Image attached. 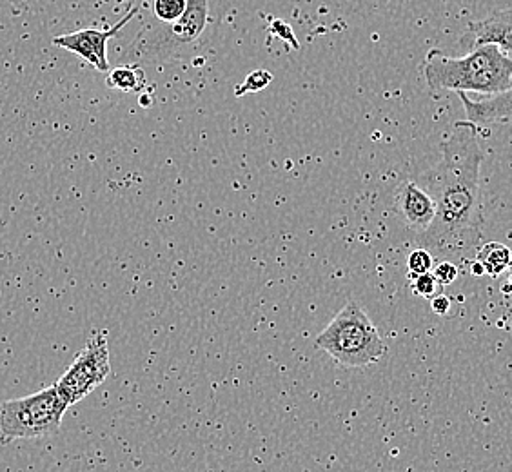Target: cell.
I'll return each mask as SVG.
<instances>
[{"label": "cell", "instance_id": "cell-1", "mask_svg": "<svg viewBox=\"0 0 512 472\" xmlns=\"http://www.w3.org/2000/svg\"><path fill=\"white\" fill-rule=\"evenodd\" d=\"M483 158L480 128L469 120H458L442 142L440 162L418 178L436 204L433 224L418 235L420 247L433 256L465 258L482 240Z\"/></svg>", "mask_w": 512, "mask_h": 472}, {"label": "cell", "instance_id": "cell-2", "mask_svg": "<svg viewBox=\"0 0 512 472\" xmlns=\"http://www.w3.org/2000/svg\"><path fill=\"white\" fill-rule=\"evenodd\" d=\"M218 0H151V20L124 53V64L169 60L206 39L217 17Z\"/></svg>", "mask_w": 512, "mask_h": 472}, {"label": "cell", "instance_id": "cell-3", "mask_svg": "<svg viewBox=\"0 0 512 472\" xmlns=\"http://www.w3.org/2000/svg\"><path fill=\"white\" fill-rule=\"evenodd\" d=\"M425 82L434 91L502 93L512 86V57L496 44L474 46L462 57L431 50L422 64Z\"/></svg>", "mask_w": 512, "mask_h": 472}, {"label": "cell", "instance_id": "cell-4", "mask_svg": "<svg viewBox=\"0 0 512 472\" xmlns=\"http://www.w3.org/2000/svg\"><path fill=\"white\" fill-rule=\"evenodd\" d=\"M315 345L329 354L336 364L358 369L378 364L387 345L373 320L356 302H349L315 338Z\"/></svg>", "mask_w": 512, "mask_h": 472}, {"label": "cell", "instance_id": "cell-5", "mask_svg": "<svg viewBox=\"0 0 512 472\" xmlns=\"http://www.w3.org/2000/svg\"><path fill=\"white\" fill-rule=\"evenodd\" d=\"M69 405L57 385L0 404V443L37 440L59 433Z\"/></svg>", "mask_w": 512, "mask_h": 472}, {"label": "cell", "instance_id": "cell-6", "mask_svg": "<svg viewBox=\"0 0 512 472\" xmlns=\"http://www.w3.org/2000/svg\"><path fill=\"white\" fill-rule=\"evenodd\" d=\"M109 371H111V358H109L108 333L93 331L84 349L55 385L59 389L60 396L71 407L93 393L108 378Z\"/></svg>", "mask_w": 512, "mask_h": 472}, {"label": "cell", "instance_id": "cell-7", "mask_svg": "<svg viewBox=\"0 0 512 472\" xmlns=\"http://www.w3.org/2000/svg\"><path fill=\"white\" fill-rule=\"evenodd\" d=\"M138 8H131L126 13V17L113 24L106 30H97V28H86V30L73 31L68 35H59L53 39V44L62 50L71 51L79 55L80 59L86 60L93 68L99 69L102 73H108V42L117 37L122 28H126L131 20L135 19Z\"/></svg>", "mask_w": 512, "mask_h": 472}, {"label": "cell", "instance_id": "cell-8", "mask_svg": "<svg viewBox=\"0 0 512 472\" xmlns=\"http://www.w3.org/2000/svg\"><path fill=\"white\" fill-rule=\"evenodd\" d=\"M394 209L405 226L416 235L425 233L433 224L436 204L418 180H404L394 191Z\"/></svg>", "mask_w": 512, "mask_h": 472}, {"label": "cell", "instance_id": "cell-9", "mask_svg": "<svg viewBox=\"0 0 512 472\" xmlns=\"http://www.w3.org/2000/svg\"><path fill=\"white\" fill-rule=\"evenodd\" d=\"M462 44L469 50L482 44H496L512 57V8L494 11L485 19L471 22L462 37Z\"/></svg>", "mask_w": 512, "mask_h": 472}, {"label": "cell", "instance_id": "cell-10", "mask_svg": "<svg viewBox=\"0 0 512 472\" xmlns=\"http://www.w3.org/2000/svg\"><path fill=\"white\" fill-rule=\"evenodd\" d=\"M465 109V120L480 126H512V86L496 95L474 100L467 93H458Z\"/></svg>", "mask_w": 512, "mask_h": 472}, {"label": "cell", "instance_id": "cell-11", "mask_svg": "<svg viewBox=\"0 0 512 472\" xmlns=\"http://www.w3.org/2000/svg\"><path fill=\"white\" fill-rule=\"evenodd\" d=\"M474 260H478L482 264L485 275L498 278L512 267L511 247L500 244V242H489L476 251Z\"/></svg>", "mask_w": 512, "mask_h": 472}, {"label": "cell", "instance_id": "cell-12", "mask_svg": "<svg viewBox=\"0 0 512 472\" xmlns=\"http://www.w3.org/2000/svg\"><path fill=\"white\" fill-rule=\"evenodd\" d=\"M108 88L124 93H138L144 89L146 77L140 66L135 64H120L117 68L109 69L106 77Z\"/></svg>", "mask_w": 512, "mask_h": 472}, {"label": "cell", "instance_id": "cell-13", "mask_svg": "<svg viewBox=\"0 0 512 472\" xmlns=\"http://www.w3.org/2000/svg\"><path fill=\"white\" fill-rule=\"evenodd\" d=\"M336 10L347 15H365L373 11L382 10L389 6L393 0H329Z\"/></svg>", "mask_w": 512, "mask_h": 472}, {"label": "cell", "instance_id": "cell-14", "mask_svg": "<svg viewBox=\"0 0 512 472\" xmlns=\"http://www.w3.org/2000/svg\"><path fill=\"white\" fill-rule=\"evenodd\" d=\"M407 267H409V276L431 273L434 267L433 253L427 251L425 247L414 249L413 253L407 258Z\"/></svg>", "mask_w": 512, "mask_h": 472}, {"label": "cell", "instance_id": "cell-15", "mask_svg": "<svg viewBox=\"0 0 512 472\" xmlns=\"http://www.w3.org/2000/svg\"><path fill=\"white\" fill-rule=\"evenodd\" d=\"M409 280H411L413 295L427 298V300H431L434 295H438V291L442 287L438 284V280L434 278L433 271L425 273V275L409 276Z\"/></svg>", "mask_w": 512, "mask_h": 472}, {"label": "cell", "instance_id": "cell-16", "mask_svg": "<svg viewBox=\"0 0 512 472\" xmlns=\"http://www.w3.org/2000/svg\"><path fill=\"white\" fill-rule=\"evenodd\" d=\"M433 275L440 286L447 287L456 282V278L460 276V269L453 260H442L440 264L433 267Z\"/></svg>", "mask_w": 512, "mask_h": 472}, {"label": "cell", "instance_id": "cell-17", "mask_svg": "<svg viewBox=\"0 0 512 472\" xmlns=\"http://www.w3.org/2000/svg\"><path fill=\"white\" fill-rule=\"evenodd\" d=\"M271 80H273V75L267 73L264 69L253 71V73L247 77L244 86L238 89L237 93L238 95H244V93H249V91H260V89L266 88Z\"/></svg>", "mask_w": 512, "mask_h": 472}, {"label": "cell", "instance_id": "cell-18", "mask_svg": "<svg viewBox=\"0 0 512 472\" xmlns=\"http://www.w3.org/2000/svg\"><path fill=\"white\" fill-rule=\"evenodd\" d=\"M451 305H453V302H451L449 296L440 295V293H438V295H434L433 298H431V309H433L434 315H449Z\"/></svg>", "mask_w": 512, "mask_h": 472}, {"label": "cell", "instance_id": "cell-19", "mask_svg": "<svg viewBox=\"0 0 512 472\" xmlns=\"http://www.w3.org/2000/svg\"><path fill=\"white\" fill-rule=\"evenodd\" d=\"M471 273H473V276H478V278L485 275V269H483L482 264L478 260L471 262Z\"/></svg>", "mask_w": 512, "mask_h": 472}, {"label": "cell", "instance_id": "cell-20", "mask_svg": "<svg viewBox=\"0 0 512 472\" xmlns=\"http://www.w3.org/2000/svg\"><path fill=\"white\" fill-rule=\"evenodd\" d=\"M509 284H511V289H512V267H511V269H509Z\"/></svg>", "mask_w": 512, "mask_h": 472}, {"label": "cell", "instance_id": "cell-21", "mask_svg": "<svg viewBox=\"0 0 512 472\" xmlns=\"http://www.w3.org/2000/svg\"><path fill=\"white\" fill-rule=\"evenodd\" d=\"M15 2H22V0H15Z\"/></svg>", "mask_w": 512, "mask_h": 472}]
</instances>
